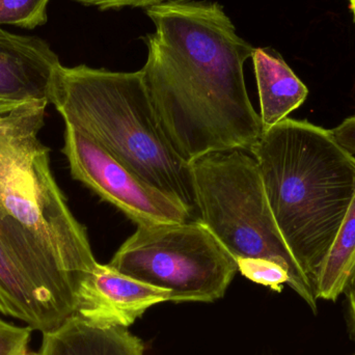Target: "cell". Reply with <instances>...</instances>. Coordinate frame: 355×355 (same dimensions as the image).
<instances>
[{"label": "cell", "mask_w": 355, "mask_h": 355, "mask_svg": "<svg viewBox=\"0 0 355 355\" xmlns=\"http://www.w3.org/2000/svg\"><path fill=\"white\" fill-rule=\"evenodd\" d=\"M147 15L156 31L146 37L141 72L171 145L189 164L217 152H250L264 132L244 79L254 48L217 2L170 0Z\"/></svg>", "instance_id": "1"}, {"label": "cell", "mask_w": 355, "mask_h": 355, "mask_svg": "<svg viewBox=\"0 0 355 355\" xmlns=\"http://www.w3.org/2000/svg\"><path fill=\"white\" fill-rule=\"evenodd\" d=\"M48 101L0 114V237L37 287L68 316L97 261L40 139Z\"/></svg>", "instance_id": "2"}, {"label": "cell", "mask_w": 355, "mask_h": 355, "mask_svg": "<svg viewBox=\"0 0 355 355\" xmlns=\"http://www.w3.org/2000/svg\"><path fill=\"white\" fill-rule=\"evenodd\" d=\"M250 153L288 248L314 283L355 194V156L329 129L285 119Z\"/></svg>", "instance_id": "3"}, {"label": "cell", "mask_w": 355, "mask_h": 355, "mask_svg": "<svg viewBox=\"0 0 355 355\" xmlns=\"http://www.w3.org/2000/svg\"><path fill=\"white\" fill-rule=\"evenodd\" d=\"M48 102L73 127L198 219L191 164L171 145L137 72L80 64L56 68Z\"/></svg>", "instance_id": "4"}, {"label": "cell", "mask_w": 355, "mask_h": 355, "mask_svg": "<svg viewBox=\"0 0 355 355\" xmlns=\"http://www.w3.org/2000/svg\"><path fill=\"white\" fill-rule=\"evenodd\" d=\"M242 150L217 152L191 162L198 220L236 261L263 259L282 265L289 286L318 313L314 283L284 240L267 200L256 159Z\"/></svg>", "instance_id": "5"}, {"label": "cell", "mask_w": 355, "mask_h": 355, "mask_svg": "<svg viewBox=\"0 0 355 355\" xmlns=\"http://www.w3.org/2000/svg\"><path fill=\"white\" fill-rule=\"evenodd\" d=\"M108 265L170 292L175 302L223 298L238 271L234 257L198 219L137 225Z\"/></svg>", "instance_id": "6"}, {"label": "cell", "mask_w": 355, "mask_h": 355, "mask_svg": "<svg viewBox=\"0 0 355 355\" xmlns=\"http://www.w3.org/2000/svg\"><path fill=\"white\" fill-rule=\"evenodd\" d=\"M62 153L73 179L139 225L194 220L174 198L148 184L99 144L66 125Z\"/></svg>", "instance_id": "7"}, {"label": "cell", "mask_w": 355, "mask_h": 355, "mask_svg": "<svg viewBox=\"0 0 355 355\" xmlns=\"http://www.w3.org/2000/svg\"><path fill=\"white\" fill-rule=\"evenodd\" d=\"M171 302V293L97 263L79 290L75 315L100 327H128L148 309Z\"/></svg>", "instance_id": "8"}, {"label": "cell", "mask_w": 355, "mask_h": 355, "mask_svg": "<svg viewBox=\"0 0 355 355\" xmlns=\"http://www.w3.org/2000/svg\"><path fill=\"white\" fill-rule=\"evenodd\" d=\"M60 64L55 52L41 37L0 27V97L48 101L50 83Z\"/></svg>", "instance_id": "9"}, {"label": "cell", "mask_w": 355, "mask_h": 355, "mask_svg": "<svg viewBox=\"0 0 355 355\" xmlns=\"http://www.w3.org/2000/svg\"><path fill=\"white\" fill-rule=\"evenodd\" d=\"M0 313L42 334L58 329L71 318L37 287L1 237Z\"/></svg>", "instance_id": "10"}, {"label": "cell", "mask_w": 355, "mask_h": 355, "mask_svg": "<svg viewBox=\"0 0 355 355\" xmlns=\"http://www.w3.org/2000/svg\"><path fill=\"white\" fill-rule=\"evenodd\" d=\"M145 347L126 327H100L80 317L69 318L58 329L43 334L33 355H144Z\"/></svg>", "instance_id": "11"}, {"label": "cell", "mask_w": 355, "mask_h": 355, "mask_svg": "<svg viewBox=\"0 0 355 355\" xmlns=\"http://www.w3.org/2000/svg\"><path fill=\"white\" fill-rule=\"evenodd\" d=\"M252 58L260 99L261 122L263 130H268L304 103L309 89L275 50L254 48Z\"/></svg>", "instance_id": "12"}, {"label": "cell", "mask_w": 355, "mask_h": 355, "mask_svg": "<svg viewBox=\"0 0 355 355\" xmlns=\"http://www.w3.org/2000/svg\"><path fill=\"white\" fill-rule=\"evenodd\" d=\"M355 275V194L314 279L317 300L336 302Z\"/></svg>", "instance_id": "13"}, {"label": "cell", "mask_w": 355, "mask_h": 355, "mask_svg": "<svg viewBox=\"0 0 355 355\" xmlns=\"http://www.w3.org/2000/svg\"><path fill=\"white\" fill-rule=\"evenodd\" d=\"M50 0H0V27L33 29L47 22Z\"/></svg>", "instance_id": "14"}, {"label": "cell", "mask_w": 355, "mask_h": 355, "mask_svg": "<svg viewBox=\"0 0 355 355\" xmlns=\"http://www.w3.org/2000/svg\"><path fill=\"white\" fill-rule=\"evenodd\" d=\"M238 271L254 283L266 286L275 292L283 291L285 284L289 285L288 271L273 261L263 259H241L236 261Z\"/></svg>", "instance_id": "15"}, {"label": "cell", "mask_w": 355, "mask_h": 355, "mask_svg": "<svg viewBox=\"0 0 355 355\" xmlns=\"http://www.w3.org/2000/svg\"><path fill=\"white\" fill-rule=\"evenodd\" d=\"M33 329L18 327L0 318V355H33L28 345Z\"/></svg>", "instance_id": "16"}, {"label": "cell", "mask_w": 355, "mask_h": 355, "mask_svg": "<svg viewBox=\"0 0 355 355\" xmlns=\"http://www.w3.org/2000/svg\"><path fill=\"white\" fill-rule=\"evenodd\" d=\"M87 6H96L101 10H116V8H146L158 6L164 3L166 0H73Z\"/></svg>", "instance_id": "17"}, {"label": "cell", "mask_w": 355, "mask_h": 355, "mask_svg": "<svg viewBox=\"0 0 355 355\" xmlns=\"http://www.w3.org/2000/svg\"><path fill=\"white\" fill-rule=\"evenodd\" d=\"M331 131L335 141L345 151L355 156V112Z\"/></svg>", "instance_id": "18"}, {"label": "cell", "mask_w": 355, "mask_h": 355, "mask_svg": "<svg viewBox=\"0 0 355 355\" xmlns=\"http://www.w3.org/2000/svg\"><path fill=\"white\" fill-rule=\"evenodd\" d=\"M345 295V319L348 333L350 338L355 342V275L347 289L344 292Z\"/></svg>", "instance_id": "19"}, {"label": "cell", "mask_w": 355, "mask_h": 355, "mask_svg": "<svg viewBox=\"0 0 355 355\" xmlns=\"http://www.w3.org/2000/svg\"><path fill=\"white\" fill-rule=\"evenodd\" d=\"M23 103H25V102L18 101V100L8 99V98L0 97V114L12 112L15 108L22 105Z\"/></svg>", "instance_id": "20"}, {"label": "cell", "mask_w": 355, "mask_h": 355, "mask_svg": "<svg viewBox=\"0 0 355 355\" xmlns=\"http://www.w3.org/2000/svg\"><path fill=\"white\" fill-rule=\"evenodd\" d=\"M350 8H352V14H354V22H355V0H349Z\"/></svg>", "instance_id": "21"}, {"label": "cell", "mask_w": 355, "mask_h": 355, "mask_svg": "<svg viewBox=\"0 0 355 355\" xmlns=\"http://www.w3.org/2000/svg\"><path fill=\"white\" fill-rule=\"evenodd\" d=\"M354 355H355V354Z\"/></svg>", "instance_id": "22"}]
</instances>
